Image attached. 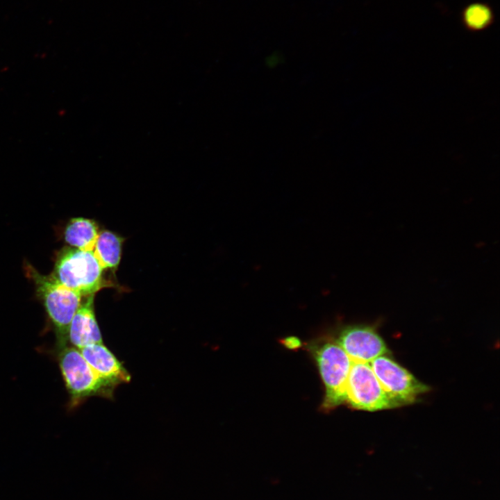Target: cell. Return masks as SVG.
<instances>
[{"label": "cell", "instance_id": "4", "mask_svg": "<svg viewBox=\"0 0 500 500\" xmlns=\"http://www.w3.org/2000/svg\"><path fill=\"white\" fill-rule=\"evenodd\" d=\"M314 356L326 388L323 408L332 409L346 401V385L353 361L338 344L333 342L316 347Z\"/></svg>", "mask_w": 500, "mask_h": 500}, {"label": "cell", "instance_id": "9", "mask_svg": "<svg viewBox=\"0 0 500 500\" xmlns=\"http://www.w3.org/2000/svg\"><path fill=\"white\" fill-rule=\"evenodd\" d=\"M79 350L94 370L114 386L130 381L128 372L103 343L90 344Z\"/></svg>", "mask_w": 500, "mask_h": 500}, {"label": "cell", "instance_id": "5", "mask_svg": "<svg viewBox=\"0 0 500 500\" xmlns=\"http://www.w3.org/2000/svg\"><path fill=\"white\" fill-rule=\"evenodd\" d=\"M346 401L356 409L367 411L397 407L369 363L353 362L346 385Z\"/></svg>", "mask_w": 500, "mask_h": 500}, {"label": "cell", "instance_id": "6", "mask_svg": "<svg viewBox=\"0 0 500 500\" xmlns=\"http://www.w3.org/2000/svg\"><path fill=\"white\" fill-rule=\"evenodd\" d=\"M369 364L382 388L397 406L411 403L428 390L426 385L385 355Z\"/></svg>", "mask_w": 500, "mask_h": 500}, {"label": "cell", "instance_id": "10", "mask_svg": "<svg viewBox=\"0 0 500 500\" xmlns=\"http://www.w3.org/2000/svg\"><path fill=\"white\" fill-rule=\"evenodd\" d=\"M99 234V226L94 220L75 217L67 223L64 231V239L76 249L93 251Z\"/></svg>", "mask_w": 500, "mask_h": 500}, {"label": "cell", "instance_id": "1", "mask_svg": "<svg viewBox=\"0 0 500 500\" xmlns=\"http://www.w3.org/2000/svg\"><path fill=\"white\" fill-rule=\"evenodd\" d=\"M25 268L55 328L58 347L67 345L69 326L81 304L83 296L59 283L51 274L42 275L31 265Z\"/></svg>", "mask_w": 500, "mask_h": 500}, {"label": "cell", "instance_id": "3", "mask_svg": "<svg viewBox=\"0 0 500 500\" xmlns=\"http://www.w3.org/2000/svg\"><path fill=\"white\" fill-rule=\"evenodd\" d=\"M58 348L59 367L73 405L92 396L111 397L116 387L94 370L78 349L67 345Z\"/></svg>", "mask_w": 500, "mask_h": 500}, {"label": "cell", "instance_id": "8", "mask_svg": "<svg viewBox=\"0 0 500 500\" xmlns=\"http://www.w3.org/2000/svg\"><path fill=\"white\" fill-rule=\"evenodd\" d=\"M84 297L85 300L82 301L70 322L67 334V340L78 349L90 344L103 343L94 314V294Z\"/></svg>", "mask_w": 500, "mask_h": 500}, {"label": "cell", "instance_id": "12", "mask_svg": "<svg viewBox=\"0 0 500 500\" xmlns=\"http://www.w3.org/2000/svg\"><path fill=\"white\" fill-rule=\"evenodd\" d=\"M494 21L491 8L483 3H473L465 8L462 12V22L471 31H478L489 27Z\"/></svg>", "mask_w": 500, "mask_h": 500}, {"label": "cell", "instance_id": "11", "mask_svg": "<svg viewBox=\"0 0 500 500\" xmlns=\"http://www.w3.org/2000/svg\"><path fill=\"white\" fill-rule=\"evenodd\" d=\"M123 240L112 231L99 232L92 251L103 270L117 268L121 260Z\"/></svg>", "mask_w": 500, "mask_h": 500}, {"label": "cell", "instance_id": "7", "mask_svg": "<svg viewBox=\"0 0 500 500\" xmlns=\"http://www.w3.org/2000/svg\"><path fill=\"white\" fill-rule=\"evenodd\" d=\"M338 344L353 362L370 363L388 353L381 337L368 326H351L344 328L338 337Z\"/></svg>", "mask_w": 500, "mask_h": 500}, {"label": "cell", "instance_id": "2", "mask_svg": "<svg viewBox=\"0 0 500 500\" xmlns=\"http://www.w3.org/2000/svg\"><path fill=\"white\" fill-rule=\"evenodd\" d=\"M103 270L92 251L65 247L58 254L51 275L65 287L86 297L106 286Z\"/></svg>", "mask_w": 500, "mask_h": 500}]
</instances>
